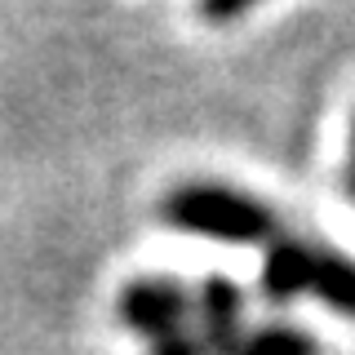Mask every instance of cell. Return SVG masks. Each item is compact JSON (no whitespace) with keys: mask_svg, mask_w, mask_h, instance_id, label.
I'll use <instances>...</instances> for the list:
<instances>
[{"mask_svg":"<svg viewBox=\"0 0 355 355\" xmlns=\"http://www.w3.org/2000/svg\"><path fill=\"white\" fill-rule=\"evenodd\" d=\"M160 218H164V227H173V231L222 240V244H266L280 231L271 205H262L258 196L236 191V187H222V182L173 187V191L160 200Z\"/></svg>","mask_w":355,"mask_h":355,"instance_id":"6da1fadb","label":"cell"},{"mask_svg":"<svg viewBox=\"0 0 355 355\" xmlns=\"http://www.w3.org/2000/svg\"><path fill=\"white\" fill-rule=\"evenodd\" d=\"M315 249L320 244L297 240V236H275L262 258V297L271 306H288L302 293H311V275H315Z\"/></svg>","mask_w":355,"mask_h":355,"instance_id":"277c9868","label":"cell"},{"mask_svg":"<svg viewBox=\"0 0 355 355\" xmlns=\"http://www.w3.org/2000/svg\"><path fill=\"white\" fill-rule=\"evenodd\" d=\"M116 315L133 338H147L155 347V342L187 329V320H191V293L173 275H138V280H129L120 288Z\"/></svg>","mask_w":355,"mask_h":355,"instance_id":"7a4b0ae2","label":"cell"},{"mask_svg":"<svg viewBox=\"0 0 355 355\" xmlns=\"http://www.w3.org/2000/svg\"><path fill=\"white\" fill-rule=\"evenodd\" d=\"M151 355H209V351H205V342L196 338V329H182V333H173V338L155 342Z\"/></svg>","mask_w":355,"mask_h":355,"instance_id":"52a82bcc","label":"cell"},{"mask_svg":"<svg viewBox=\"0 0 355 355\" xmlns=\"http://www.w3.org/2000/svg\"><path fill=\"white\" fill-rule=\"evenodd\" d=\"M244 14H249V5H200V18H209V22H231Z\"/></svg>","mask_w":355,"mask_h":355,"instance_id":"ba28073f","label":"cell"},{"mask_svg":"<svg viewBox=\"0 0 355 355\" xmlns=\"http://www.w3.org/2000/svg\"><path fill=\"white\" fill-rule=\"evenodd\" d=\"M191 315H196V338L205 342L209 355H236L244 338V293L231 275H205L191 297Z\"/></svg>","mask_w":355,"mask_h":355,"instance_id":"3957f363","label":"cell"},{"mask_svg":"<svg viewBox=\"0 0 355 355\" xmlns=\"http://www.w3.org/2000/svg\"><path fill=\"white\" fill-rule=\"evenodd\" d=\"M236 355H320V347L297 324H262V329H244Z\"/></svg>","mask_w":355,"mask_h":355,"instance_id":"8992f818","label":"cell"},{"mask_svg":"<svg viewBox=\"0 0 355 355\" xmlns=\"http://www.w3.org/2000/svg\"><path fill=\"white\" fill-rule=\"evenodd\" d=\"M311 293L320 297L338 315H355V258L320 244L315 249V275H311Z\"/></svg>","mask_w":355,"mask_h":355,"instance_id":"5b68a950","label":"cell"},{"mask_svg":"<svg viewBox=\"0 0 355 355\" xmlns=\"http://www.w3.org/2000/svg\"><path fill=\"white\" fill-rule=\"evenodd\" d=\"M347 196L355 200V125H351V151H347Z\"/></svg>","mask_w":355,"mask_h":355,"instance_id":"9c48e42d","label":"cell"}]
</instances>
